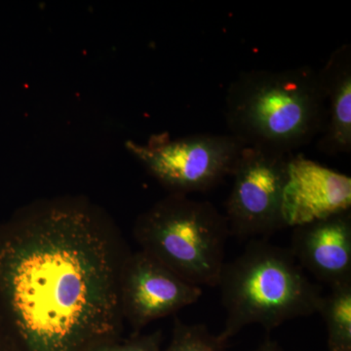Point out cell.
I'll use <instances>...</instances> for the list:
<instances>
[{
	"label": "cell",
	"instance_id": "14",
	"mask_svg": "<svg viewBox=\"0 0 351 351\" xmlns=\"http://www.w3.org/2000/svg\"><path fill=\"white\" fill-rule=\"evenodd\" d=\"M0 351H19L0 314Z\"/></svg>",
	"mask_w": 351,
	"mask_h": 351
},
{
	"label": "cell",
	"instance_id": "3",
	"mask_svg": "<svg viewBox=\"0 0 351 351\" xmlns=\"http://www.w3.org/2000/svg\"><path fill=\"white\" fill-rule=\"evenodd\" d=\"M218 287L226 318L217 336L225 345L250 325L270 331L286 321L317 313L323 295L290 249L261 239L226 263Z\"/></svg>",
	"mask_w": 351,
	"mask_h": 351
},
{
	"label": "cell",
	"instance_id": "10",
	"mask_svg": "<svg viewBox=\"0 0 351 351\" xmlns=\"http://www.w3.org/2000/svg\"><path fill=\"white\" fill-rule=\"evenodd\" d=\"M318 73L324 94V121L318 136L317 149L331 156L350 154V44L337 48Z\"/></svg>",
	"mask_w": 351,
	"mask_h": 351
},
{
	"label": "cell",
	"instance_id": "4",
	"mask_svg": "<svg viewBox=\"0 0 351 351\" xmlns=\"http://www.w3.org/2000/svg\"><path fill=\"white\" fill-rule=\"evenodd\" d=\"M230 235L225 215L211 202L179 193L157 201L134 226L141 251L200 288L218 287Z\"/></svg>",
	"mask_w": 351,
	"mask_h": 351
},
{
	"label": "cell",
	"instance_id": "5",
	"mask_svg": "<svg viewBox=\"0 0 351 351\" xmlns=\"http://www.w3.org/2000/svg\"><path fill=\"white\" fill-rule=\"evenodd\" d=\"M125 147L170 193L189 195L232 176L245 145L230 134L200 133L152 136L145 144L127 141Z\"/></svg>",
	"mask_w": 351,
	"mask_h": 351
},
{
	"label": "cell",
	"instance_id": "12",
	"mask_svg": "<svg viewBox=\"0 0 351 351\" xmlns=\"http://www.w3.org/2000/svg\"><path fill=\"white\" fill-rule=\"evenodd\" d=\"M226 346L205 325L176 320L172 339L162 351H225Z\"/></svg>",
	"mask_w": 351,
	"mask_h": 351
},
{
	"label": "cell",
	"instance_id": "1",
	"mask_svg": "<svg viewBox=\"0 0 351 351\" xmlns=\"http://www.w3.org/2000/svg\"><path fill=\"white\" fill-rule=\"evenodd\" d=\"M89 200L32 203L0 223V314L19 351H88L122 337L130 255Z\"/></svg>",
	"mask_w": 351,
	"mask_h": 351
},
{
	"label": "cell",
	"instance_id": "2",
	"mask_svg": "<svg viewBox=\"0 0 351 351\" xmlns=\"http://www.w3.org/2000/svg\"><path fill=\"white\" fill-rule=\"evenodd\" d=\"M225 117L230 135L245 147L292 154L322 131L319 73L308 66L244 71L226 92Z\"/></svg>",
	"mask_w": 351,
	"mask_h": 351
},
{
	"label": "cell",
	"instance_id": "9",
	"mask_svg": "<svg viewBox=\"0 0 351 351\" xmlns=\"http://www.w3.org/2000/svg\"><path fill=\"white\" fill-rule=\"evenodd\" d=\"M289 249L304 271L330 288L351 282V211L293 228Z\"/></svg>",
	"mask_w": 351,
	"mask_h": 351
},
{
	"label": "cell",
	"instance_id": "15",
	"mask_svg": "<svg viewBox=\"0 0 351 351\" xmlns=\"http://www.w3.org/2000/svg\"><path fill=\"white\" fill-rule=\"evenodd\" d=\"M252 351H281V350L276 341L267 339V341H265V343H262V345L256 348V350Z\"/></svg>",
	"mask_w": 351,
	"mask_h": 351
},
{
	"label": "cell",
	"instance_id": "7",
	"mask_svg": "<svg viewBox=\"0 0 351 351\" xmlns=\"http://www.w3.org/2000/svg\"><path fill=\"white\" fill-rule=\"evenodd\" d=\"M202 293V288L186 282L145 252H131L124 263L120 302L124 321L133 328L134 334L195 304Z\"/></svg>",
	"mask_w": 351,
	"mask_h": 351
},
{
	"label": "cell",
	"instance_id": "13",
	"mask_svg": "<svg viewBox=\"0 0 351 351\" xmlns=\"http://www.w3.org/2000/svg\"><path fill=\"white\" fill-rule=\"evenodd\" d=\"M160 331L149 335L133 334L129 338L110 339L88 351H162Z\"/></svg>",
	"mask_w": 351,
	"mask_h": 351
},
{
	"label": "cell",
	"instance_id": "8",
	"mask_svg": "<svg viewBox=\"0 0 351 351\" xmlns=\"http://www.w3.org/2000/svg\"><path fill=\"white\" fill-rule=\"evenodd\" d=\"M350 209V177L302 156H291L283 196L287 228L306 225Z\"/></svg>",
	"mask_w": 351,
	"mask_h": 351
},
{
	"label": "cell",
	"instance_id": "6",
	"mask_svg": "<svg viewBox=\"0 0 351 351\" xmlns=\"http://www.w3.org/2000/svg\"><path fill=\"white\" fill-rule=\"evenodd\" d=\"M291 156L244 147L226 202L230 234L242 239L267 237L287 228L283 196Z\"/></svg>",
	"mask_w": 351,
	"mask_h": 351
},
{
	"label": "cell",
	"instance_id": "11",
	"mask_svg": "<svg viewBox=\"0 0 351 351\" xmlns=\"http://www.w3.org/2000/svg\"><path fill=\"white\" fill-rule=\"evenodd\" d=\"M317 313L326 325L328 350L351 351V282L330 288Z\"/></svg>",
	"mask_w": 351,
	"mask_h": 351
}]
</instances>
